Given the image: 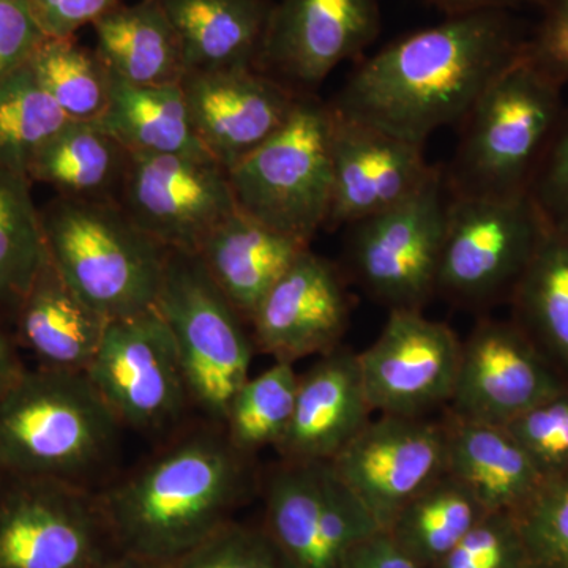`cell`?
Here are the masks:
<instances>
[{
    "label": "cell",
    "mask_w": 568,
    "mask_h": 568,
    "mask_svg": "<svg viewBox=\"0 0 568 568\" xmlns=\"http://www.w3.org/2000/svg\"><path fill=\"white\" fill-rule=\"evenodd\" d=\"M0 478H2V470H0Z\"/></svg>",
    "instance_id": "cell-47"
},
{
    "label": "cell",
    "mask_w": 568,
    "mask_h": 568,
    "mask_svg": "<svg viewBox=\"0 0 568 568\" xmlns=\"http://www.w3.org/2000/svg\"><path fill=\"white\" fill-rule=\"evenodd\" d=\"M485 514L470 489L444 473L396 514L386 532L418 566L433 568Z\"/></svg>",
    "instance_id": "cell-29"
},
{
    "label": "cell",
    "mask_w": 568,
    "mask_h": 568,
    "mask_svg": "<svg viewBox=\"0 0 568 568\" xmlns=\"http://www.w3.org/2000/svg\"><path fill=\"white\" fill-rule=\"evenodd\" d=\"M349 316L342 272L306 248L265 294L248 324L256 351L294 365L338 349Z\"/></svg>",
    "instance_id": "cell-18"
},
{
    "label": "cell",
    "mask_w": 568,
    "mask_h": 568,
    "mask_svg": "<svg viewBox=\"0 0 568 568\" xmlns=\"http://www.w3.org/2000/svg\"><path fill=\"white\" fill-rule=\"evenodd\" d=\"M129 160L121 142L99 123L70 121L37 153L28 178L59 196L118 201Z\"/></svg>",
    "instance_id": "cell-28"
},
{
    "label": "cell",
    "mask_w": 568,
    "mask_h": 568,
    "mask_svg": "<svg viewBox=\"0 0 568 568\" xmlns=\"http://www.w3.org/2000/svg\"><path fill=\"white\" fill-rule=\"evenodd\" d=\"M567 384L514 321L481 320L462 342L448 409L458 418L507 425Z\"/></svg>",
    "instance_id": "cell-17"
},
{
    "label": "cell",
    "mask_w": 568,
    "mask_h": 568,
    "mask_svg": "<svg viewBox=\"0 0 568 568\" xmlns=\"http://www.w3.org/2000/svg\"><path fill=\"white\" fill-rule=\"evenodd\" d=\"M528 33L511 11L446 17L358 62L331 104L425 148L440 129L462 125L489 85L523 58Z\"/></svg>",
    "instance_id": "cell-1"
},
{
    "label": "cell",
    "mask_w": 568,
    "mask_h": 568,
    "mask_svg": "<svg viewBox=\"0 0 568 568\" xmlns=\"http://www.w3.org/2000/svg\"><path fill=\"white\" fill-rule=\"evenodd\" d=\"M37 80L70 121L97 122L110 103L111 71L77 37H47L31 59Z\"/></svg>",
    "instance_id": "cell-32"
},
{
    "label": "cell",
    "mask_w": 568,
    "mask_h": 568,
    "mask_svg": "<svg viewBox=\"0 0 568 568\" xmlns=\"http://www.w3.org/2000/svg\"><path fill=\"white\" fill-rule=\"evenodd\" d=\"M181 85L197 138L226 170L274 136L301 95L256 67L189 71Z\"/></svg>",
    "instance_id": "cell-19"
},
{
    "label": "cell",
    "mask_w": 568,
    "mask_h": 568,
    "mask_svg": "<svg viewBox=\"0 0 568 568\" xmlns=\"http://www.w3.org/2000/svg\"><path fill=\"white\" fill-rule=\"evenodd\" d=\"M297 568H343L381 528L328 462H282L265 485V525Z\"/></svg>",
    "instance_id": "cell-12"
},
{
    "label": "cell",
    "mask_w": 568,
    "mask_h": 568,
    "mask_svg": "<svg viewBox=\"0 0 568 568\" xmlns=\"http://www.w3.org/2000/svg\"><path fill=\"white\" fill-rule=\"evenodd\" d=\"M121 3L123 0H29L41 31L58 39L77 36Z\"/></svg>",
    "instance_id": "cell-42"
},
{
    "label": "cell",
    "mask_w": 568,
    "mask_h": 568,
    "mask_svg": "<svg viewBox=\"0 0 568 568\" xmlns=\"http://www.w3.org/2000/svg\"><path fill=\"white\" fill-rule=\"evenodd\" d=\"M28 368L22 364L18 343L13 335L0 325V395Z\"/></svg>",
    "instance_id": "cell-45"
},
{
    "label": "cell",
    "mask_w": 568,
    "mask_h": 568,
    "mask_svg": "<svg viewBox=\"0 0 568 568\" xmlns=\"http://www.w3.org/2000/svg\"><path fill=\"white\" fill-rule=\"evenodd\" d=\"M528 196L549 233L568 235V103Z\"/></svg>",
    "instance_id": "cell-39"
},
{
    "label": "cell",
    "mask_w": 568,
    "mask_h": 568,
    "mask_svg": "<svg viewBox=\"0 0 568 568\" xmlns=\"http://www.w3.org/2000/svg\"><path fill=\"white\" fill-rule=\"evenodd\" d=\"M372 414L358 355L339 346L298 376L293 418L275 450L282 462L331 463Z\"/></svg>",
    "instance_id": "cell-21"
},
{
    "label": "cell",
    "mask_w": 568,
    "mask_h": 568,
    "mask_svg": "<svg viewBox=\"0 0 568 568\" xmlns=\"http://www.w3.org/2000/svg\"><path fill=\"white\" fill-rule=\"evenodd\" d=\"M566 100L564 85L519 59L478 99L444 171L452 196H528Z\"/></svg>",
    "instance_id": "cell-4"
},
{
    "label": "cell",
    "mask_w": 568,
    "mask_h": 568,
    "mask_svg": "<svg viewBox=\"0 0 568 568\" xmlns=\"http://www.w3.org/2000/svg\"><path fill=\"white\" fill-rule=\"evenodd\" d=\"M538 20L529 28L523 59L548 78L568 84V0H536Z\"/></svg>",
    "instance_id": "cell-40"
},
{
    "label": "cell",
    "mask_w": 568,
    "mask_h": 568,
    "mask_svg": "<svg viewBox=\"0 0 568 568\" xmlns=\"http://www.w3.org/2000/svg\"><path fill=\"white\" fill-rule=\"evenodd\" d=\"M428 2L446 13V17L489 10L514 11L519 7L536 6V0H428Z\"/></svg>",
    "instance_id": "cell-44"
},
{
    "label": "cell",
    "mask_w": 568,
    "mask_h": 568,
    "mask_svg": "<svg viewBox=\"0 0 568 568\" xmlns=\"http://www.w3.org/2000/svg\"><path fill=\"white\" fill-rule=\"evenodd\" d=\"M14 339L40 368L85 373L102 345L108 320L74 293L50 256L11 316Z\"/></svg>",
    "instance_id": "cell-22"
},
{
    "label": "cell",
    "mask_w": 568,
    "mask_h": 568,
    "mask_svg": "<svg viewBox=\"0 0 568 568\" xmlns=\"http://www.w3.org/2000/svg\"><path fill=\"white\" fill-rule=\"evenodd\" d=\"M44 39L29 0H0V81L28 65Z\"/></svg>",
    "instance_id": "cell-41"
},
{
    "label": "cell",
    "mask_w": 568,
    "mask_h": 568,
    "mask_svg": "<svg viewBox=\"0 0 568 568\" xmlns=\"http://www.w3.org/2000/svg\"><path fill=\"white\" fill-rule=\"evenodd\" d=\"M252 458L223 426H185L140 469L97 491L119 555L166 568L200 547L252 493Z\"/></svg>",
    "instance_id": "cell-2"
},
{
    "label": "cell",
    "mask_w": 568,
    "mask_h": 568,
    "mask_svg": "<svg viewBox=\"0 0 568 568\" xmlns=\"http://www.w3.org/2000/svg\"><path fill=\"white\" fill-rule=\"evenodd\" d=\"M118 203L153 241L189 253L237 212L227 170L212 156L130 153Z\"/></svg>",
    "instance_id": "cell-13"
},
{
    "label": "cell",
    "mask_w": 568,
    "mask_h": 568,
    "mask_svg": "<svg viewBox=\"0 0 568 568\" xmlns=\"http://www.w3.org/2000/svg\"><path fill=\"white\" fill-rule=\"evenodd\" d=\"M547 233L529 196L450 194L437 294L469 310L510 302Z\"/></svg>",
    "instance_id": "cell-9"
},
{
    "label": "cell",
    "mask_w": 568,
    "mask_h": 568,
    "mask_svg": "<svg viewBox=\"0 0 568 568\" xmlns=\"http://www.w3.org/2000/svg\"><path fill=\"white\" fill-rule=\"evenodd\" d=\"M40 216L51 263L85 304L108 321L155 308L170 250L118 201L58 194Z\"/></svg>",
    "instance_id": "cell-5"
},
{
    "label": "cell",
    "mask_w": 568,
    "mask_h": 568,
    "mask_svg": "<svg viewBox=\"0 0 568 568\" xmlns=\"http://www.w3.org/2000/svg\"><path fill=\"white\" fill-rule=\"evenodd\" d=\"M85 376L123 428L173 437L194 409L178 349L155 308L108 321Z\"/></svg>",
    "instance_id": "cell-11"
},
{
    "label": "cell",
    "mask_w": 568,
    "mask_h": 568,
    "mask_svg": "<svg viewBox=\"0 0 568 568\" xmlns=\"http://www.w3.org/2000/svg\"><path fill=\"white\" fill-rule=\"evenodd\" d=\"M332 111L334 185L325 227H349L387 211L432 175L435 166L426 162L425 148Z\"/></svg>",
    "instance_id": "cell-20"
},
{
    "label": "cell",
    "mask_w": 568,
    "mask_h": 568,
    "mask_svg": "<svg viewBox=\"0 0 568 568\" xmlns=\"http://www.w3.org/2000/svg\"><path fill=\"white\" fill-rule=\"evenodd\" d=\"M383 29L379 0H280L256 69L315 93L343 62L358 61Z\"/></svg>",
    "instance_id": "cell-15"
},
{
    "label": "cell",
    "mask_w": 568,
    "mask_h": 568,
    "mask_svg": "<svg viewBox=\"0 0 568 568\" xmlns=\"http://www.w3.org/2000/svg\"><path fill=\"white\" fill-rule=\"evenodd\" d=\"M102 568H149V567L142 566V564H140V562H134V560H132V559L122 558V556H121V558L111 560L110 564H106V566H104Z\"/></svg>",
    "instance_id": "cell-46"
},
{
    "label": "cell",
    "mask_w": 568,
    "mask_h": 568,
    "mask_svg": "<svg viewBox=\"0 0 568 568\" xmlns=\"http://www.w3.org/2000/svg\"><path fill=\"white\" fill-rule=\"evenodd\" d=\"M97 54L114 77L138 85L179 84L181 39L159 0L115 7L92 24Z\"/></svg>",
    "instance_id": "cell-26"
},
{
    "label": "cell",
    "mask_w": 568,
    "mask_h": 568,
    "mask_svg": "<svg viewBox=\"0 0 568 568\" xmlns=\"http://www.w3.org/2000/svg\"><path fill=\"white\" fill-rule=\"evenodd\" d=\"M122 428L85 373L26 368L0 395V470L97 491Z\"/></svg>",
    "instance_id": "cell-3"
},
{
    "label": "cell",
    "mask_w": 568,
    "mask_h": 568,
    "mask_svg": "<svg viewBox=\"0 0 568 568\" xmlns=\"http://www.w3.org/2000/svg\"><path fill=\"white\" fill-rule=\"evenodd\" d=\"M332 122L331 102L301 93L282 129L227 170L239 211L310 244L331 212Z\"/></svg>",
    "instance_id": "cell-6"
},
{
    "label": "cell",
    "mask_w": 568,
    "mask_h": 568,
    "mask_svg": "<svg viewBox=\"0 0 568 568\" xmlns=\"http://www.w3.org/2000/svg\"><path fill=\"white\" fill-rule=\"evenodd\" d=\"M97 123L129 153L212 156L194 130L181 82L138 85L111 73L110 103Z\"/></svg>",
    "instance_id": "cell-27"
},
{
    "label": "cell",
    "mask_w": 568,
    "mask_h": 568,
    "mask_svg": "<svg viewBox=\"0 0 568 568\" xmlns=\"http://www.w3.org/2000/svg\"><path fill=\"white\" fill-rule=\"evenodd\" d=\"M433 568H529L517 518L488 511Z\"/></svg>",
    "instance_id": "cell-38"
},
{
    "label": "cell",
    "mask_w": 568,
    "mask_h": 568,
    "mask_svg": "<svg viewBox=\"0 0 568 568\" xmlns=\"http://www.w3.org/2000/svg\"><path fill=\"white\" fill-rule=\"evenodd\" d=\"M308 242L280 233L241 211L220 223L197 250L209 275L250 323L265 294Z\"/></svg>",
    "instance_id": "cell-23"
},
{
    "label": "cell",
    "mask_w": 568,
    "mask_h": 568,
    "mask_svg": "<svg viewBox=\"0 0 568 568\" xmlns=\"http://www.w3.org/2000/svg\"><path fill=\"white\" fill-rule=\"evenodd\" d=\"M510 304L511 321L568 381V235L548 231Z\"/></svg>",
    "instance_id": "cell-30"
},
{
    "label": "cell",
    "mask_w": 568,
    "mask_h": 568,
    "mask_svg": "<svg viewBox=\"0 0 568 568\" xmlns=\"http://www.w3.org/2000/svg\"><path fill=\"white\" fill-rule=\"evenodd\" d=\"M331 465L387 530L417 493L447 473L446 428L426 417L372 418Z\"/></svg>",
    "instance_id": "cell-16"
},
{
    "label": "cell",
    "mask_w": 568,
    "mask_h": 568,
    "mask_svg": "<svg viewBox=\"0 0 568 568\" xmlns=\"http://www.w3.org/2000/svg\"><path fill=\"white\" fill-rule=\"evenodd\" d=\"M69 122L31 63L14 71L0 81V166L28 178L37 153Z\"/></svg>",
    "instance_id": "cell-33"
},
{
    "label": "cell",
    "mask_w": 568,
    "mask_h": 568,
    "mask_svg": "<svg viewBox=\"0 0 568 568\" xmlns=\"http://www.w3.org/2000/svg\"><path fill=\"white\" fill-rule=\"evenodd\" d=\"M181 39L185 73L256 67L272 0H159Z\"/></svg>",
    "instance_id": "cell-25"
},
{
    "label": "cell",
    "mask_w": 568,
    "mask_h": 568,
    "mask_svg": "<svg viewBox=\"0 0 568 568\" xmlns=\"http://www.w3.org/2000/svg\"><path fill=\"white\" fill-rule=\"evenodd\" d=\"M504 426L525 448L544 480L567 473L568 384Z\"/></svg>",
    "instance_id": "cell-37"
},
{
    "label": "cell",
    "mask_w": 568,
    "mask_h": 568,
    "mask_svg": "<svg viewBox=\"0 0 568 568\" xmlns=\"http://www.w3.org/2000/svg\"><path fill=\"white\" fill-rule=\"evenodd\" d=\"M343 568H422L392 540L386 530L366 538L349 552Z\"/></svg>",
    "instance_id": "cell-43"
},
{
    "label": "cell",
    "mask_w": 568,
    "mask_h": 568,
    "mask_svg": "<svg viewBox=\"0 0 568 568\" xmlns=\"http://www.w3.org/2000/svg\"><path fill=\"white\" fill-rule=\"evenodd\" d=\"M515 518L529 568H568V470L545 478Z\"/></svg>",
    "instance_id": "cell-35"
},
{
    "label": "cell",
    "mask_w": 568,
    "mask_h": 568,
    "mask_svg": "<svg viewBox=\"0 0 568 568\" xmlns=\"http://www.w3.org/2000/svg\"><path fill=\"white\" fill-rule=\"evenodd\" d=\"M166 568H297L263 528L227 523Z\"/></svg>",
    "instance_id": "cell-36"
},
{
    "label": "cell",
    "mask_w": 568,
    "mask_h": 568,
    "mask_svg": "<svg viewBox=\"0 0 568 568\" xmlns=\"http://www.w3.org/2000/svg\"><path fill=\"white\" fill-rule=\"evenodd\" d=\"M447 473L470 489L487 511L517 514L544 477L506 426L450 416Z\"/></svg>",
    "instance_id": "cell-24"
},
{
    "label": "cell",
    "mask_w": 568,
    "mask_h": 568,
    "mask_svg": "<svg viewBox=\"0 0 568 568\" xmlns=\"http://www.w3.org/2000/svg\"><path fill=\"white\" fill-rule=\"evenodd\" d=\"M32 182L0 166V312L13 316L47 261Z\"/></svg>",
    "instance_id": "cell-31"
},
{
    "label": "cell",
    "mask_w": 568,
    "mask_h": 568,
    "mask_svg": "<svg viewBox=\"0 0 568 568\" xmlns=\"http://www.w3.org/2000/svg\"><path fill=\"white\" fill-rule=\"evenodd\" d=\"M155 310L173 336L194 409L223 426L250 377L254 351L246 321L196 253L170 250Z\"/></svg>",
    "instance_id": "cell-7"
},
{
    "label": "cell",
    "mask_w": 568,
    "mask_h": 568,
    "mask_svg": "<svg viewBox=\"0 0 568 568\" xmlns=\"http://www.w3.org/2000/svg\"><path fill=\"white\" fill-rule=\"evenodd\" d=\"M298 375L293 364L274 362L271 368L239 388L223 429L227 439L246 457L267 447H278L293 418Z\"/></svg>",
    "instance_id": "cell-34"
},
{
    "label": "cell",
    "mask_w": 568,
    "mask_h": 568,
    "mask_svg": "<svg viewBox=\"0 0 568 568\" xmlns=\"http://www.w3.org/2000/svg\"><path fill=\"white\" fill-rule=\"evenodd\" d=\"M357 355L373 413L425 417L450 403L462 339L418 310H392L376 342Z\"/></svg>",
    "instance_id": "cell-14"
},
{
    "label": "cell",
    "mask_w": 568,
    "mask_h": 568,
    "mask_svg": "<svg viewBox=\"0 0 568 568\" xmlns=\"http://www.w3.org/2000/svg\"><path fill=\"white\" fill-rule=\"evenodd\" d=\"M448 201L444 170L435 166L405 201L347 227V267L377 304L422 312L435 297Z\"/></svg>",
    "instance_id": "cell-8"
},
{
    "label": "cell",
    "mask_w": 568,
    "mask_h": 568,
    "mask_svg": "<svg viewBox=\"0 0 568 568\" xmlns=\"http://www.w3.org/2000/svg\"><path fill=\"white\" fill-rule=\"evenodd\" d=\"M118 558L97 491L2 473L0 568H102Z\"/></svg>",
    "instance_id": "cell-10"
}]
</instances>
